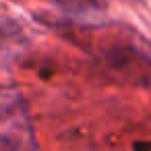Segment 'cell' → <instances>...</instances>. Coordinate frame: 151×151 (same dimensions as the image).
Masks as SVG:
<instances>
[{
    "mask_svg": "<svg viewBox=\"0 0 151 151\" xmlns=\"http://www.w3.org/2000/svg\"><path fill=\"white\" fill-rule=\"evenodd\" d=\"M19 104H21V97H19L17 91L0 87V122L4 118H9V116H13L17 112Z\"/></svg>",
    "mask_w": 151,
    "mask_h": 151,
    "instance_id": "6da1fadb",
    "label": "cell"
},
{
    "mask_svg": "<svg viewBox=\"0 0 151 151\" xmlns=\"http://www.w3.org/2000/svg\"><path fill=\"white\" fill-rule=\"evenodd\" d=\"M0 151H31L21 139L11 134H0Z\"/></svg>",
    "mask_w": 151,
    "mask_h": 151,
    "instance_id": "7a4b0ae2",
    "label": "cell"
},
{
    "mask_svg": "<svg viewBox=\"0 0 151 151\" xmlns=\"http://www.w3.org/2000/svg\"><path fill=\"white\" fill-rule=\"evenodd\" d=\"M132 151H151V141H137L132 145Z\"/></svg>",
    "mask_w": 151,
    "mask_h": 151,
    "instance_id": "3957f363",
    "label": "cell"
}]
</instances>
